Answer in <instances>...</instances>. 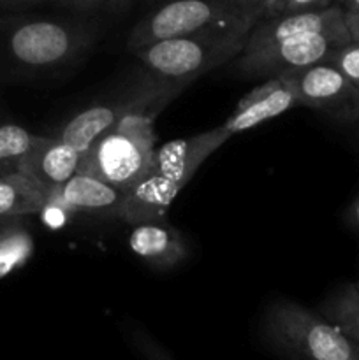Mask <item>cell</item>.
<instances>
[{
	"label": "cell",
	"instance_id": "obj_25",
	"mask_svg": "<svg viewBox=\"0 0 359 360\" xmlns=\"http://www.w3.org/2000/svg\"><path fill=\"white\" fill-rule=\"evenodd\" d=\"M129 0H92V7H97L101 4H106V6L111 7H123Z\"/></svg>",
	"mask_w": 359,
	"mask_h": 360
},
{
	"label": "cell",
	"instance_id": "obj_31",
	"mask_svg": "<svg viewBox=\"0 0 359 360\" xmlns=\"http://www.w3.org/2000/svg\"><path fill=\"white\" fill-rule=\"evenodd\" d=\"M334 2H340V0H334Z\"/></svg>",
	"mask_w": 359,
	"mask_h": 360
},
{
	"label": "cell",
	"instance_id": "obj_27",
	"mask_svg": "<svg viewBox=\"0 0 359 360\" xmlns=\"http://www.w3.org/2000/svg\"><path fill=\"white\" fill-rule=\"evenodd\" d=\"M62 2L73 4V6L83 7V9H88V0H62Z\"/></svg>",
	"mask_w": 359,
	"mask_h": 360
},
{
	"label": "cell",
	"instance_id": "obj_14",
	"mask_svg": "<svg viewBox=\"0 0 359 360\" xmlns=\"http://www.w3.org/2000/svg\"><path fill=\"white\" fill-rule=\"evenodd\" d=\"M134 255L155 269H171L187 257V243L178 231L165 221L134 225L129 234Z\"/></svg>",
	"mask_w": 359,
	"mask_h": 360
},
{
	"label": "cell",
	"instance_id": "obj_4",
	"mask_svg": "<svg viewBox=\"0 0 359 360\" xmlns=\"http://www.w3.org/2000/svg\"><path fill=\"white\" fill-rule=\"evenodd\" d=\"M248 35L243 32H201L148 44L136 49V56L151 76L187 86L241 55Z\"/></svg>",
	"mask_w": 359,
	"mask_h": 360
},
{
	"label": "cell",
	"instance_id": "obj_24",
	"mask_svg": "<svg viewBox=\"0 0 359 360\" xmlns=\"http://www.w3.org/2000/svg\"><path fill=\"white\" fill-rule=\"evenodd\" d=\"M348 220H351V224L354 225V227L359 229V195L358 199L352 202V206L348 207Z\"/></svg>",
	"mask_w": 359,
	"mask_h": 360
},
{
	"label": "cell",
	"instance_id": "obj_30",
	"mask_svg": "<svg viewBox=\"0 0 359 360\" xmlns=\"http://www.w3.org/2000/svg\"><path fill=\"white\" fill-rule=\"evenodd\" d=\"M88 7H92V0H88Z\"/></svg>",
	"mask_w": 359,
	"mask_h": 360
},
{
	"label": "cell",
	"instance_id": "obj_22",
	"mask_svg": "<svg viewBox=\"0 0 359 360\" xmlns=\"http://www.w3.org/2000/svg\"><path fill=\"white\" fill-rule=\"evenodd\" d=\"M16 227H20V218H0V239Z\"/></svg>",
	"mask_w": 359,
	"mask_h": 360
},
{
	"label": "cell",
	"instance_id": "obj_11",
	"mask_svg": "<svg viewBox=\"0 0 359 360\" xmlns=\"http://www.w3.org/2000/svg\"><path fill=\"white\" fill-rule=\"evenodd\" d=\"M322 32H348L345 25V9L340 4H334L326 9L310 11V13L260 20L250 32L245 51L266 48L275 42L298 37V35L322 34Z\"/></svg>",
	"mask_w": 359,
	"mask_h": 360
},
{
	"label": "cell",
	"instance_id": "obj_6",
	"mask_svg": "<svg viewBox=\"0 0 359 360\" xmlns=\"http://www.w3.org/2000/svg\"><path fill=\"white\" fill-rule=\"evenodd\" d=\"M183 88H185L183 84L171 83L148 74L144 79L137 81V84L123 91L122 97L81 111L70 122H67V125H63L56 137L84 153L102 134L115 129L129 116L148 115L155 118V115Z\"/></svg>",
	"mask_w": 359,
	"mask_h": 360
},
{
	"label": "cell",
	"instance_id": "obj_15",
	"mask_svg": "<svg viewBox=\"0 0 359 360\" xmlns=\"http://www.w3.org/2000/svg\"><path fill=\"white\" fill-rule=\"evenodd\" d=\"M48 207L44 195L23 174L0 176V218H21Z\"/></svg>",
	"mask_w": 359,
	"mask_h": 360
},
{
	"label": "cell",
	"instance_id": "obj_12",
	"mask_svg": "<svg viewBox=\"0 0 359 360\" xmlns=\"http://www.w3.org/2000/svg\"><path fill=\"white\" fill-rule=\"evenodd\" d=\"M129 193L94 176L76 172L58 192L55 193L49 206L65 207L81 213L102 214V217L122 218L123 206Z\"/></svg>",
	"mask_w": 359,
	"mask_h": 360
},
{
	"label": "cell",
	"instance_id": "obj_1",
	"mask_svg": "<svg viewBox=\"0 0 359 360\" xmlns=\"http://www.w3.org/2000/svg\"><path fill=\"white\" fill-rule=\"evenodd\" d=\"M227 139L220 127H217L189 139L169 141L155 150L148 174L127 195L122 220L130 225L164 221L176 193Z\"/></svg>",
	"mask_w": 359,
	"mask_h": 360
},
{
	"label": "cell",
	"instance_id": "obj_20",
	"mask_svg": "<svg viewBox=\"0 0 359 360\" xmlns=\"http://www.w3.org/2000/svg\"><path fill=\"white\" fill-rule=\"evenodd\" d=\"M132 345L136 350L143 355L144 360H172L171 355L143 330H134Z\"/></svg>",
	"mask_w": 359,
	"mask_h": 360
},
{
	"label": "cell",
	"instance_id": "obj_16",
	"mask_svg": "<svg viewBox=\"0 0 359 360\" xmlns=\"http://www.w3.org/2000/svg\"><path fill=\"white\" fill-rule=\"evenodd\" d=\"M44 136H35L14 123L0 125V176L20 172L25 158L41 144Z\"/></svg>",
	"mask_w": 359,
	"mask_h": 360
},
{
	"label": "cell",
	"instance_id": "obj_29",
	"mask_svg": "<svg viewBox=\"0 0 359 360\" xmlns=\"http://www.w3.org/2000/svg\"><path fill=\"white\" fill-rule=\"evenodd\" d=\"M355 118H359V102H358V108H355Z\"/></svg>",
	"mask_w": 359,
	"mask_h": 360
},
{
	"label": "cell",
	"instance_id": "obj_9",
	"mask_svg": "<svg viewBox=\"0 0 359 360\" xmlns=\"http://www.w3.org/2000/svg\"><path fill=\"white\" fill-rule=\"evenodd\" d=\"M76 34L56 21H28L9 35V51L14 60L28 67H51L76 51Z\"/></svg>",
	"mask_w": 359,
	"mask_h": 360
},
{
	"label": "cell",
	"instance_id": "obj_5",
	"mask_svg": "<svg viewBox=\"0 0 359 360\" xmlns=\"http://www.w3.org/2000/svg\"><path fill=\"white\" fill-rule=\"evenodd\" d=\"M266 338L289 360H359V345L338 327L296 302L267 309Z\"/></svg>",
	"mask_w": 359,
	"mask_h": 360
},
{
	"label": "cell",
	"instance_id": "obj_23",
	"mask_svg": "<svg viewBox=\"0 0 359 360\" xmlns=\"http://www.w3.org/2000/svg\"><path fill=\"white\" fill-rule=\"evenodd\" d=\"M44 0H0V7H27Z\"/></svg>",
	"mask_w": 359,
	"mask_h": 360
},
{
	"label": "cell",
	"instance_id": "obj_26",
	"mask_svg": "<svg viewBox=\"0 0 359 360\" xmlns=\"http://www.w3.org/2000/svg\"><path fill=\"white\" fill-rule=\"evenodd\" d=\"M340 6L344 7L345 11L359 9V0H340Z\"/></svg>",
	"mask_w": 359,
	"mask_h": 360
},
{
	"label": "cell",
	"instance_id": "obj_10",
	"mask_svg": "<svg viewBox=\"0 0 359 360\" xmlns=\"http://www.w3.org/2000/svg\"><path fill=\"white\" fill-rule=\"evenodd\" d=\"M81 157V151L58 137H44L25 158L20 174L30 179L49 204L55 193L80 171Z\"/></svg>",
	"mask_w": 359,
	"mask_h": 360
},
{
	"label": "cell",
	"instance_id": "obj_28",
	"mask_svg": "<svg viewBox=\"0 0 359 360\" xmlns=\"http://www.w3.org/2000/svg\"><path fill=\"white\" fill-rule=\"evenodd\" d=\"M271 2H273V0H259V4H260V7H263V11H264V9H266V7H267V6H270V4H271Z\"/></svg>",
	"mask_w": 359,
	"mask_h": 360
},
{
	"label": "cell",
	"instance_id": "obj_8",
	"mask_svg": "<svg viewBox=\"0 0 359 360\" xmlns=\"http://www.w3.org/2000/svg\"><path fill=\"white\" fill-rule=\"evenodd\" d=\"M277 77L289 88L296 105L319 109L340 118H355L359 91L329 63H315Z\"/></svg>",
	"mask_w": 359,
	"mask_h": 360
},
{
	"label": "cell",
	"instance_id": "obj_18",
	"mask_svg": "<svg viewBox=\"0 0 359 360\" xmlns=\"http://www.w3.org/2000/svg\"><path fill=\"white\" fill-rule=\"evenodd\" d=\"M326 63L333 65L355 90L359 91V42L351 41L333 51V55L326 60Z\"/></svg>",
	"mask_w": 359,
	"mask_h": 360
},
{
	"label": "cell",
	"instance_id": "obj_19",
	"mask_svg": "<svg viewBox=\"0 0 359 360\" xmlns=\"http://www.w3.org/2000/svg\"><path fill=\"white\" fill-rule=\"evenodd\" d=\"M331 6H334V0H273L264 9V20L289 16V14L310 13V11L326 9Z\"/></svg>",
	"mask_w": 359,
	"mask_h": 360
},
{
	"label": "cell",
	"instance_id": "obj_7",
	"mask_svg": "<svg viewBox=\"0 0 359 360\" xmlns=\"http://www.w3.org/2000/svg\"><path fill=\"white\" fill-rule=\"evenodd\" d=\"M348 32H322L305 34L298 37L275 42L266 48L243 51L238 56L236 69L246 76H259L267 79L292 72V70L324 63L333 51L351 42Z\"/></svg>",
	"mask_w": 359,
	"mask_h": 360
},
{
	"label": "cell",
	"instance_id": "obj_21",
	"mask_svg": "<svg viewBox=\"0 0 359 360\" xmlns=\"http://www.w3.org/2000/svg\"><path fill=\"white\" fill-rule=\"evenodd\" d=\"M345 25L352 41L359 42V9L345 11Z\"/></svg>",
	"mask_w": 359,
	"mask_h": 360
},
{
	"label": "cell",
	"instance_id": "obj_3",
	"mask_svg": "<svg viewBox=\"0 0 359 360\" xmlns=\"http://www.w3.org/2000/svg\"><path fill=\"white\" fill-rule=\"evenodd\" d=\"M153 116L134 115L102 134L83 153L81 174L94 176L129 193L151 167L155 157Z\"/></svg>",
	"mask_w": 359,
	"mask_h": 360
},
{
	"label": "cell",
	"instance_id": "obj_13",
	"mask_svg": "<svg viewBox=\"0 0 359 360\" xmlns=\"http://www.w3.org/2000/svg\"><path fill=\"white\" fill-rule=\"evenodd\" d=\"M296 105L294 97L280 77H270L264 84L253 88L236 105L234 112L220 125L227 137L257 127L259 123L284 115Z\"/></svg>",
	"mask_w": 359,
	"mask_h": 360
},
{
	"label": "cell",
	"instance_id": "obj_17",
	"mask_svg": "<svg viewBox=\"0 0 359 360\" xmlns=\"http://www.w3.org/2000/svg\"><path fill=\"white\" fill-rule=\"evenodd\" d=\"M327 322L359 345V283L345 285L324 304Z\"/></svg>",
	"mask_w": 359,
	"mask_h": 360
},
{
	"label": "cell",
	"instance_id": "obj_2",
	"mask_svg": "<svg viewBox=\"0 0 359 360\" xmlns=\"http://www.w3.org/2000/svg\"><path fill=\"white\" fill-rule=\"evenodd\" d=\"M264 20L259 0H169L144 16L129 35L134 51L165 39L201 32L250 34Z\"/></svg>",
	"mask_w": 359,
	"mask_h": 360
}]
</instances>
